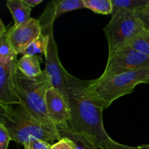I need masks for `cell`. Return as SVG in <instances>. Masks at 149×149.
Returning <instances> with one entry per match:
<instances>
[{"mask_svg":"<svg viewBox=\"0 0 149 149\" xmlns=\"http://www.w3.org/2000/svg\"><path fill=\"white\" fill-rule=\"evenodd\" d=\"M68 103L71 119L68 125L75 132L87 135L95 141L97 148L111 139L103 125L104 109L93 102L86 93L90 81L82 80L65 72Z\"/></svg>","mask_w":149,"mask_h":149,"instance_id":"obj_1","label":"cell"},{"mask_svg":"<svg viewBox=\"0 0 149 149\" xmlns=\"http://www.w3.org/2000/svg\"><path fill=\"white\" fill-rule=\"evenodd\" d=\"M0 123L7 130L12 141L23 146L33 138L52 145L61 139L56 127L42 124L22 105L0 104Z\"/></svg>","mask_w":149,"mask_h":149,"instance_id":"obj_2","label":"cell"},{"mask_svg":"<svg viewBox=\"0 0 149 149\" xmlns=\"http://www.w3.org/2000/svg\"><path fill=\"white\" fill-rule=\"evenodd\" d=\"M148 83L149 65L119 75L90 80L86 93L97 106L106 109L119 97L132 93L138 84Z\"/></svg>","mask_w":149,"mask_h":149,"instance_id":"obj_3","label":"cell"},{"mask_svg":"<svg viewBox=\"0 0 149 149\" xmlns=\"http://www.w3.org/2000/svg\"><path fill=\"white\" fill-rule=\"evenodd\" d=\"M52 87L45 70L37 77H27L17 70L15 81L16 95L22 105L37 120L51 127H56L48 116L46 93Z\"/></svg>","mask_w":149,"mask_h":149,"instance_id":"obj_4","label":"cell"},{"mask_svg":"<svg viewBox=\"0 0 149 149\" xmlns=\"http://www.w3.org/2000/svg\"><path fill=\"white\" fill-rule=\"evenodd\" d=\"M146 29L134 12L120 10L111 15L103 28L109 45V56L127 46L135 36Z\"/></svg>","mask_w":149,"mask_h":149,"instance_id":"obj_5","label":"cell"},{"mask_svg":"<svg viewBox=\"0 0 149 149\" xmlns=\"http://www.w3.org/2000/svg\"><path fill=\"white\" fill-rule=\"evenodd\" d=\"M149 65V57L135 50L130 46L124 47L109 56L107 65L100 76L102 78L137 71Z\"/></svg>","mask_w":149,"mask_h":149,"instance_id":"obj_6","label":"cell"},{"mask_svg":"<svg viewBox=\"0 0 149 149\" xmlns=\"http://www.w3.org/2000/svg\"><path fill=\"white\" fill-rule=\"evenodd\" d=\"M42 33L48 34L47 47L45 52V71L47 73L52 87L59 90L66 100L68 101L67 95L66 81H65V72L66 70L64 68L61 63L58 56V45L55 40L53 35V26L47 28Z\"/></svg>","mask_w":149,"mask_h":149,"instance_id":"obj_7","label":"cell"},{"mask_svg":"<svg viewBox=\"0 0 149 149\" xmlns=\"http://www.w3.org/2000/svg\"><path fill=\"white\" fill-rule=\"evenodd\" d=\"M42 33V26L37 19L31 18L17 26L13 25L9 29V39L13 52L16 55L23 54L28 46Z\"/></svg>","mask_w":149,"mask_h":149,"instance_id":"obj_8","label":"cell"},{"mask_svg":"<svg viewBox=\"0 0 149 149\" xmlns=\"http://www.w3.org/2000/svg\"><path fill=\"white\" fill-rule=\"evenodd\" d=\"M17 55L15 54L5 63H0V104L20 105L15 90L17 67Z\"/></svg>","mask_w":149,"mask_h":149,"instance_id":"obj_9","label":"cell"},{"mask_svg":"<svg viewBox=\"0 0 149 149\" xmlns=\"http://www.w3.org/2000/svg\"><path fill=\"white\" fill-rule=\"evenodd\" d=\"M45 100L51 122L55 126L68 125L71 119V113L68 101L63 95L54 87H51L47 92Z\"/></svg>","mask_w":149,"mask_h":149,"instance_id":"obj_10","label":"cell"},{"mask_svg":"<svg viewBox=\"0 0 149 149\" xmlns=\"http://www.w3.org/2000/svg\"><path fill=\"white\" fill-rule=\"evenodd\" d=\"M82 8H85L84 0H54L49 1L38 19L42 31L49 26H53L55 20L62 14Z\"/></svg>","mask_w":149,"mask_h":149,"instance_id":"obj_11","label":"cell"},{"mask_svg":"<svg viewBox=\"0 0 149 149\" xmlns=\"http://www.w3.org/2000/svg\"><path fill=\"white\" fill-rule=\"evenodd\" d=\"M56 128L61 138H67L74 142L75 149H98L92 138L85 134L75 132L68 125H59Z\"/></svg>","mask_w":149,"mask_h":149,"instance_id":"obj_12","label":"cell"},{"mask_svg":"<svg viewBox=\"0 0 149 149\" xmlns=\"http://www.w3.org/2000/svg\"><path fill=\"white\" fill-rule=\"evenodd\" d=\"M6 5L14 20V26H17L30 20L31 8L28 7L23 0H7Z\"/></svg>","mask_w":149,"mask_h":149,"instance_id":"obj_13","label":"cell"},{"mask_svg":"<svg viewBox=\"0 0 149 149\" xmlns=\"http://www.w3.org/2000/svg\"><path fill=\"white\" fill-rule=\"evenodd\" d=\"M41 61L39 55H23L17 61V69L27 77H37L43 71L40 68Z\"/></svg>","mask_w":149,"mask_h":149,"instance_id":"obj_14","label":"cell"},{"mask_svg":"<svg viewBox=\"0 0 149 149\" xmlns=\"http://www.w3.org/2000/svg\"><path fill=\"white\" fill-rule=\"evenodd\" d=\"M15 54L9 39V29L0 19V63H5Z\"/></svg>","mask_w":149,"mask_h":149,"instance_id":"obj_15","label":"cell"},{"mask_svg":"<svg viewBox=\"0 0 149 149\" xmlns=\"http://www.w3.org/2000/svg\"><path fill=\"white\" fill-rule=\"evenodd\" d=\"M148 2L149 0H111L113 6V12L111 15L120 10H127L135 13L147 5Z\"/></svg>","mask_w":149,"mask_h":149,"instance_id":"obj_16","label":"cell"},{"mask_svg":"<svg viewBox=\"0 0 149 149\" xmlns=\"http://www.w3.org/2000/svg\"><path fill=\"white\" fill-rule=\"evenodd\" d=\"M127 45L135 50L149 57V31L145 29L138 33Z\"/></svg>","mask_w":149,"mask_h":149,"instance_id":"obj_17","label":"cell"},{"mask_svg":"<svg viewBox=\"0 0 149 149\" xmlns=\"http://www.w3.org/2000/svg\"><path fill=\"white\" fill-rule=\"evenodd\" d=\"M85 8L95 13L101 15H111L113 12L111 0H84Z\"/></svg>","mask_w":149,"mask_h":149,"instance_id":"obj_18","label":"cell"},{"mask_svg":"<svg viewBox=\"0 0 149 149\" xmlns=\"http://www.w3.org/2000/svg\"><path fill=\"white\" fill-rule=\"evenodd\" d=\"M49 36L48 34L42 33L36 40L30 44L23 52V55H37V54L45 55L47 47Z\"/></svg>","mask_w":149,"mask_h":149,"instance_id":"obj_19","label":"cell"},{"mask_svg":"<svg viewBox=\"0 0 149 149\" xmlns=\"http://www.w3.org/2000/svg\"><path fill=\"white\" fill-rule=\"evenodd\" d=\"M98 149H149V144H143L139 146H130L116 142L111 138L99 146Z\"/></svg>","mask_w":149,"mask_h":149,"instance_id":"obj_20","label":"cell"},{"mask_svg":"<svg viewBox=\"0 0 149 149\" xmlns=\"http://www.w3.org/2000/svg\"><path fill=\"white\" fill-rule=\"evenodd\" d=\"M51 146L52 144L33 138L23 145L24 149H51Z\"/></svg>","mask_w":149,"mask_h":149,"instance_id":"obj_21","label":"cell"},{"mask_svg":"<svg viewBox=\"0 0 149 149\" xmlns=\"http://www.w3.org/2000/svg\"><path fill=\"white\" fill-rule=\"evenodd\" d=\"M10 141L12 139L8 131L2 124L0 123V149H7Z\"/></svg>","mask_w":149,"mask_h":149,"instance_id":"obj_22","label":"cell"},{"mask_svg":"<svg viewBox=\"0 0 149 149\" xmlns=\"http://www.w3.org/2000/svg\"><path fill=\"white\" fill-rule=\"evenodd\" d=\"M135 15L141 20L146 29L149 31V2L147 5L137 11Z\"/></svg>","mask_w":149,"mask_h":149,"instance_id":"obj_23","label":"cell"},{"mask_svg":"<svg viewBox=\"0 0 149 149\" xmlns=\"http://www.w3.org/2000/svg\"><path fill=\"white\" fill-rule=\"evenodd\" d=\"M51 149H75L74 142L67 138H62L59 141L52 144Z\"/></svg>","mask_w":149,"mask_h":149,"instance_id":"obj_24","label":"cell"},{"mask_svg":"<svg viewBox=\"0 0 149 149\" xmlns=\"http://www.w3.org/2000/svg\"><path fill=\"white\" fill-rule=\"evenodd\" d=\"M23 2H24L28 7H30V8L36 7L38 4L43 2V0H23Z\"/></svg>","mask_w":149,"mask_h":149,"instance_id":"obj_25","label":"cell"}]
</instances>
